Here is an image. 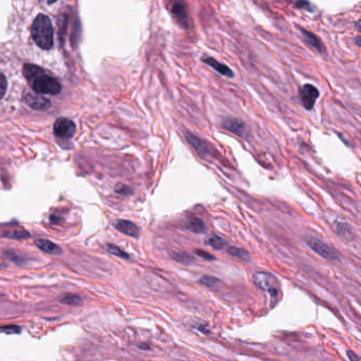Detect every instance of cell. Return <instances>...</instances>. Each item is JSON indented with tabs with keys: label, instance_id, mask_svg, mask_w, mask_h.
I'll return each mask as SVG.
<instances>
[{
	"label": "cell",
	"instance_id": "cell-16",
	"mask_svg": "<svg viewBox=\"0 0 361 361\" xmlns=\"http://www.w3.org/2000/svg\"><path fill=\"white\" fill-rule=\"evenodd\" d=\"M106 251H107L110 255H113V256H115V257H118V258H122V259H126V260H128V259H130V256H129L125 251H123L122 248H119V247L116 246V245L107 244V245H106Z\"/></svg>",
	"mask_w": 361,
	"mask_h": 361
},
{
	"label": "cell",
	"instance_id": "cell-24",
	"mask_svg": "<svg viewBox=\"0 0 361 361\" xmlns=\"http://www.w3.org/2000/svg\"><path fill=\"white\" fill-rule=\"evenodd\" d=\"M200 283L207 286V287H213L218 283V279L213 278V277H209V276H204L200 279Z\"/></svg>",
	"mask_w": 361,
	"mask_h": 361
},
{
	"label": "cell",
	"instance_id": "cell-28",
	"mask_svg": "<svg viewBox=\"0 0 361 361\" xmlns=\"http://www.w3.org/2000/svg\"><path fill=\"white\" fill-rule=\"evenodd\" d=\"M356 43L358 44V46L361 47V37H357V38H356Z\"/></svg>",
	"mask_w": 361,
	"mask_h": 361
},
{
	"label": "cell",
	"instance_id": "cell-14",
	"mask_svg": "<svg viewBox=\"0 0 361 361\" xmlns=\"http://www.w3.org/2000/svg\"><path fill=\"white\" fill-rule=\"evenodd\" d=\"M186 227L191 230L193 232H197V233H202L206 230V226L204 222H203L201 219L196 218V217H190L187 219L186 221Z\"/></svg>",
	"mask_w": 361,
	"mask_h": 361
},
{
	"label": "cell",
	"instance_id": "cell-18",
	"mask_svg": "<svg viewBox=\"0 0 361 361\" xmlns=\"http://www.w3.org/2000/svg\"><path fill=\"white\" fill-rule=\"evenodd\" d=\"M61 302L64 304H68V306H81L83 303V299L74 294H67L62 299Z\"/></svg>",
	"mask_w": 361,
	"mask_h": 361
},
{
	"label": "cell",
	"instance_id": "cell-20",
	"mask_svg": "<svg viewBox=\"0 0 361 361\" xmlns=\"http://www.w3.org/2000/svg\"><path fill=\"white\" fill-rule=\"evenodd\" d=\"M228 254L233 256L234 258L241 259V260H248L250 259V254H248L246 251H244L243 248H238V247H229L227 250Z\"/></svg>",
	"mask_w": 361,
	"mask_h": 361
},
{
	"label": "cell",
	"instance_id": "cell-25",
	"mask_svg": "<svg viewBox=\"0 0 361 361\" xmlns=\"http://www.w3.org/2000/svg\"><path fill=\"white\" fill-rule=\"evenodd\" d=\"M7 88H8L7 78L4 74L0 73V99H2L6 95Z\"/></svg>",
	"mask_w": 361,
	"mask_h": 361
},
{
	"label": "cell",
	"instance_id": "cell-13",
	"mask_svg": "<svg viewBox=\"0 0 361 361\" xmlns=\"http://www.w3.org/2000/svg\"><path fill=\"white\" fill-rule=\"evenodd\" d=\"M35 245L39 248L40 251L50 254V255H61L62 254V248L56 245L55 243L49 241V240H44V239H38L35 241Z\"/></svg>",
	"mask_w": 361,
	"mask_h": 361
},
{
	"label": "cell",
	"instance_id": "cell-4",
	"mask_svg": "<svg viewBox=\"0 0 361 361\" xmlns=\"http://www.w3.org/2000/svg\"><path fill=\"white\" fill-rule=\"evenodd\" d=\"M53 130L56 137L67 140L73 137L76 131V126L73 121L66 117H61L55 121Z\"/></svg>",
	"mask_w": 361,
	"mask_h": 361
},
{
	"label": "cell",
	"instance_id": "cell-11",
	"mask_svg": "<svg viewBox=\"0 0 361 361\" xmlns=\"http://www.w3.org/2000/svg\"><path fill=\"white\" fill-rule=\"evenodd\" d=\"M186 140L200 154L206 155L208 153L207 144L202 139L197 137V135H195L194 133L186 132Z\"/></svg>",
	"mask_w": 361,
	"mask_h": 361
},
{
	"label": "cell",
	"instance_id": "cell-3",
	"mask_svg": "<svg viewBox=\"0 0 361 361\" xmlns=\"http://www.w3.org/2000/svg\"><path fill=\"white\" fill-rule=\"evenodd\" d=\"M254 282L259 288L268 292L275 306L280 296V284L277 278L266 272H258L254 276Z\"/></svg>",
	"mask_w": 361,
	"mask_h": 361
},
{
	"label": "cell",
	"instance_id": "cell-9",
	"mask_svg": "<svg viewBox=\"0 0 361 361\" xmlns=\"http://www.w3.org/2000/svg\"><path fill=\"white\" fill-rule=\"evenodd\" d=\"M26 104L35 110H47L51 106V101L38 94L27 93L24 97Z\"/></svg>",
	"mask_w": 361,
	"mask_h": 361
},
{
	"label": "cell",
	"instance_id": "cell-23",
	"mask_svg": "<svg viewBox=\"0 0 361 361\" xmlns=\"http://www.w3.org/2000/svg\"><path fill=\"white\" fill-rule=\"evenodd\" d=\"M114 189H115L116 194H118L121 196H124V197L130 196L132 194L131 188L129 186H127V185H124V184H117Z\"/></svg>",
	"mask_w": 361,
	"mask_h": 361
},
{
	"label": "cell",
	"instance_id": "cell-6",
	"mask_svg": "<svg viewBox=\"0 0 361 361\" xmlns=\"http://www.w3.org/2000/svg\"><path fill=\"white\" fill-rule=\"evenodd\" d=\"M299 96L303 107L307 110H312L316 100L319 97V91L313 85H304L299 90Z\"/></svg>",
	"mask_w": 361,
	"mask_h": 361
},
{
	"label": "cell",
	"instance_id": "cell-7",
	"mask_svg": "<svg viewBox=\"0 0 361 361\" xmlns=\"http://www.w3.org/2000/svg\"><path fill=\"white\" fill-rule=\"evenodd\" d=\"M171 14L174 18V20L177 22L179 27L182 28H188L189 24V18L187 9L185 5L182 2H175L171 7Z\"/></svg>",
	"mask_w": 361,
	"mask_h": 361
},
{
	"label": "cell",
	"instance_id": "cell-29",
	"mask_svg": "<svg viewBox=\"0 0 361 361\" xmlns=\"http://www.w3.org/2000/svg\"><path fill=\"white\" fill-rule=\"evenodd\" d=\"M357 28L361 31V20L360 21H358V24H357Z\"/></svg>",
	"mask_w": 361,
	"mask_h": 361
},
{
	"label": "cell",
	"instance_id": "cell-8",
	"mask_svg": "<svg viewBox=\"0 0 361 361\" xmlns=\"http://www.w3.org/2000/svg\"><path fill=\"white\" fill-rule=\"evenodd\" d=\"M113 226L119 232L132 236V238H139L140 229L133 222L128 220H116L113 222Z\"/></svg>",
	"mask_w": 361,
	"mask_h": 361
},
{
	"label": "cell",
	"instance_id": "cell-2",
	"mask_svg": "<svg viewBox=\"0 0 361 361\" xmlns=\"http://www.w3.org/2000/svg\"><path fill=\"white\" fill-rule=\"evenodd\" d=\"M32 36L37 46L43 50L53 47V28L50 19L46 15H38L33 22Z\"/></svg>",
	"mask_w": 361,
	"mask_h": 361
},
{
	"label": "cell",
	"instance_id": "cell-10",
	"mask_svg": "<svg viewBox=\"0 0 361 361\" xmlns=\"http://www.w3.org/2000/svg\"><path fill=\"white\" fill-rule=\"evenodd\" d=\"M222 125L225 129L231 131L236 135H240V137H245L246 135V126L240 119H235V118L224 119Z\"/></svg>",
	"mask_w": 361,
	"mask_h": 361
},
{
	"label": "cell",
	"instance_id": "cell-27",
	"mask_svg": "<svg viewBox=\"0 0 361 361\" xmlns=\"http://www.w3.org/2000/svg\"><path fill=\"white\" fill-rule=\"evenodd\" d=\"M346 353H347V357H348L349 361H361V357L358 356L355 352L351 351V349H348Z\"/></svg>",
	"mask_w": 361,
	"mask_h": 361
},
{
	"label": "cell",
	"instance_id": "cell-21",
	"mask_svg": "<svg viewBox=\"0 0 361 361\" xmlns=\"http://www.w3.org/2000/svg\"><path fill=\"white\" fill-rule=\"evenodd\" d=\"M5 236L13 240H24L26 238H29L30 233L27 231H21V230H11L5 233Z\"/></svg>",
	"mask_w": 361,
	"mask_h": 361
},
{
	"label": "cell",
	"instance_id": "cell-31",
	"mask_svg": "<svg viewBox=\"0 0 361 361\" xmlns=\"http://www.w3.org/2000/svg\"><path fill=\"white\" fill-rule=\"evenodd\" d=\"M0 265H2V264H0Z\"/></svg>",
	"mask_w": 361,
	"mask_h": 361
},
{
	"label": "cell",
	"instance_id": "cell-15",
	"mask_svg": "<svg viewBox=\"0 0 361 361\" xmlns=\"http://www.w3.org/2000/svg\"><path fill=\"white\" fill-rule=\"evenodd\" d=\"M205 243L207 245H209L210 247H212L213 250H217V251H221V250H224L225 247L228 246V242L221 238V236L217 235V234H211L209 235L208 238L206 239Z\"/></svg>",
	"mask_w": 361,
	"mask_h": 361
},
{
	"label": "cell",
	"instance_id": "cell-1",
	"mask_svg": "<svg viewBox=\"0 0 361 361\" xmlns=\"http://www.w3.org/2000/svg\"><path fill=\"white\" fill-rule=\"evenodd\" d=\"M24 74L34 92L37 94L56 95L62 91L61 83L37 66L26 65L24 67Z\"/></svg>",
	"mask_w": 361,
	"mask_h": 361
},
{
	"label": "cell",
	"instance_id": "cell-5",
	"mask_svg": "<svg viewBox=\"0 0 361 361\" xmlns=\"http://www.w3.org/2000/svg\"><path fill=\"white\" fill-rule=\"evenodd\" d=\"M307 243L315 253H317L322 258L328 259V260H337L338 259L337 253L333 250L331 246L325 244L324 242L316 239V238H311L310 236V238L307 239Z\"/></svg>",
	"mask_w": 361,
	"mask_h": 361
},
{
	"label": "cell",
	"instance_id": "cell-19",
	"mask_svg": "<svg viewBox=\"0 0 361 361\" xmlns=\"http://www.w3.org/2000/svg\"><path fill=\"white\" fill-rule=\"evenodd\" d=\"M171 258L174 259L175 261L180 262V263H184V264H189V263H191L194 261V257L193 256L187 254V253H183V252L172 253Z\"/></svg>",
	"mask_w": 361,
	"mask_h": 361
},
{
	"label": "cell",
	"instance_id": "cell-12",
	"mask_svg": "<svg viewBox=\"0 0 361 361\" xmlns=\"http://www.w3.org/2000/svg\"><path fill=\"white\" fill-rule=\"evenodd\" d=\"M202 61L204 62L206 65L210 66L212 69H214L217 72H219L220 74H222L224 76H227V77L233 76V72L229 69V68L226 65L219 63L217 59H214L212 57H204Z\"/></svg>",
	"mask_w": 361,
	"mask_h": 361
},
{
	"label": "cell",
	"instance_id": "cell-26",
	"mask_svg": "<svg viewBox=\"0 0 361 361\" xmlns=\"http://www.w3.org/2000/svg\"><path fill=\"white\" fill-rule=\"evenodd\" d=\"M196 254L203 259H206V260H214V259H216L212 255H210L209 253H206L204 251H196Z\"/></svg>",
	"mask_w": 361,
	"mask_h": 361
},
{
	"label": "cell",
	"instance_id": "cell-22",
	"mask_svg": "<svg viewBox=\"0 0 361 361\" xmlns=\"http://www.w3.org/2000/svg\"><path fill=\"white\" fill-rule=\"evenodd\" d=\"M21 332L20 330V326L18 325H5V326H0V333H4V334H19Z\"/></svg>",
	"mask_w": 361,
	"mask_h": 361
},
{
	"label": "cell",
	"instance_id": "cell-17",
	"mask_svg": "<svg viewBox=\"0 0 361 361\" xmlns=\"http://www.w3.org/2000/svg\"><path fill=\"white\" fill-rule=\"evenodd\" d=\"M301 32H302V35L304 36V39H306V41L308 43H310L313 48H316V49H318L319 51H321V49H322L321 48V43L317 38L315 37L314 34L310 33V32H308L306 30H302V29H301Z\"/></svg>",
	"mask_w": 361,
	"mask_h": 361
},
{
	"label": "cell",
	"instance_id": "cell-30",
	"mask_svg": "<svg viewBox=\"0 0 361 361\" xmlns=\"http://www.w3.org/2000/svg\"><path fill=\"white\" fill-rule=\"evenodd\" d=\"M56 2H57V0H48L49 4H54V3H56Z\"/></svg>",
	"mask_w": 361,
	"mask_h": 361
}]
</instances>
